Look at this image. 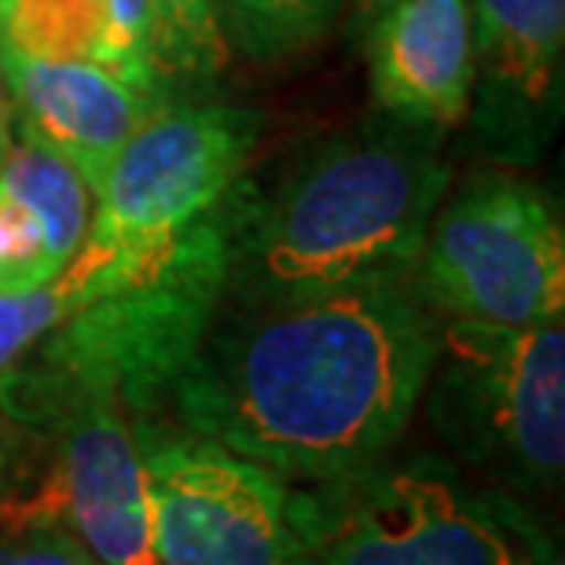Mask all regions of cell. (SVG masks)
Wrapping results in <instances>:
<instances>
[{
	"instance_id": "1",
	"label": "cell",
	"mask_w": 565,
	"mask_h": 565,
	"mask_svg": "<svg viewBox=\"0 0 565 565\" xmlns=\"http://www.w3.org/2000/svg\"><path fill=\"white\" fill-rule=\"evenodd\" d=\"M412 276L276 305H221L177 379L169 423L298 481L386 459L437 356Z\"/></svg>"
},
{
	"instance_id": "2",
	"label": "cell",
	"mask_w": 565,
	"mask_h": 565,
	"mask_svg": "<svg viewBox=\"0 0 565 565\" xmlns=\"http://www.w3.org/2000/svg\"><path fill=\"white\" fill-rule=\"evenodd\" d=\"M448 191L440 132L390 115L301 147L221 199L224 301L276 305L412 276Z\"/></svg>"
},
{
	"instance_id": "3",
	"label": "cell",
	"mask_w": 565,
	"mask_h": 565,
	"mask_svg": "<svg viewBox=\"0 0 565 565\" xmlns=\"http://www.w3.org/2000/svg\"><path fill=\"white\" fill-rule=\"evenodd\" d=\"M221 202L180 232L140 276L99 294L0 371V415L44 434L77 404H110L140 445L173 434L169 401L224 305Z\"/></svg>"
},
{
	"instance_id": "4",
	"label": "cell",
	"mask_w": 565,
	"mask_h": 565,
	"mask_svg": "<svg viewBox=\"0 0 565 565\" xmlns=\"http://www.w3.org/2000/svg\"><path fill=\"white\" fill-rule=\"evenodd\" d=\"M290 565H551V540L503 489L445 459L371 462L290 489Z\"/></svg>"
},
{
	"instance_id": "5",
	"label": "cell",
	"mask_w": 565,
	"mask_h": 565,
	"mask_svg": "<svg viewBox=\"0 0 565 565\" xmlns=\"http://www.w3.org/2000/svg\"><path fill=\"white\" fill-rule=\"evenodd\" d=\"M257 137V110L173 99L158 107L107 169L85 239L60 273L77 301L140 276L180 232L206 217L243 177Z\"/></svg>"
},
{
	"instance_id": "6",
	"label": "cell",
	"mask_w": 565,
	"mask_h": 565,
	"mask_svg": "<svg viewBox=\"0 0 565 565\" xmlns=\"http://www.w3.org/2000/svg\"><path fill=\"white\" fill-rule=\"evenodd\" d=\"M437 437L507 492H547L565 462V331L451 320L426 379Z\"/></svg>"
},
{
	"instance_id": "7",
	"label": "cell",
	"mask_w": 565,
	"mask_h": 565,
	"mask_svg": "<svg viewBox=\"0 0 565 565\" xmlns=\"http://www.w3.org/2000/svg\"><path fill=\"white\" fill-rule=\"evenodd\" d=\"M415 287L429 309L470 323H558L565 309V239L536 184L511 173L467 180L434 210Z\"/></svg>"
},
{
	"instance_id": "8",
	"label": "cell",
	"mask_w": 565,
	"mask_h": 565,
	"mask_svg": "<svg viewBox=\"0 0 565 565\" xmlns=\"http://www.w3.org/2000/svg\"><path fill=\"white\" fill-rule=\"evenodd\" d=\"M158 565H290L279 473L195 434L143 440Z\"/></svg>"
},
{
	"instance_id": "9",
	"label": "cell",
	"mask_w": 565,
	"mask_h": 565,
	"mask_svg": "<svg viewBox=\"0 0 565 565\" xmlns=\"http://www.w3.org/2000/svg\"><path fill=\"white\" fill-rule=\"evenodd\" d=\"M470 129L495 166L525 169L555 143L565 104V0H470Z\"/></svg>"
},
{
	"instance_id": "10",
	"label": "cell",
	"mask_w": 565,
	"mask_h": 565,
	"mask_svg": "<svg viewBox=\"0 0 565 565\" xmlns=\"http://www.w3.org/2000/svg\"><path fill=\"white\" fill-rule=\"evenodd\" d=\"M44 437L55 445L49 478L4 514L66 525L104 565H158L137 426L110 404H77Z\"/></svg>"
},
{
	"instance_id": "11",
	"label": "cell",
	"mask_w": 565,
	"mask_h": 565,
	"mask_svg": "<svg viewBox=\"0 0 565 565\" xmlns=\"http://www.w3.org/2000/svg\"><path fill=\"white\" fill-rule=\"evenodd\" d=\"M0 74L19 129L60 154L93 195L132 132L169 104L166 88L129 85L93 63L33 60L8 44H0Z\"/></svg>"
},
{
	"instance_id": "12",
	"label": "cell",
	"mask_w": 565,
	"mask_h": 565,
	"mask_svg": "<svg viewBox=\"0 0 565 565\" xmlns=\"http://www.w3.org/2000/svg\"><path fill=\"white\" fill-rule=\"evenodd\" d=\"M371 93L382 115L448 132L470 110V0H393L371 19Z\"/></svg>"
},
{
	"instance_id": "13",
	"label": "cell",
	"mask_w": 565,
	"mask_h": 565,
	"mask_svg": "<svg viewBox=\"0 0 565 565\" xmlns=\"http://www.w3.org/2000/svg\"><path fill=\"white\" fill-rule=\"evenodd\" d=\"M0 44L33 60L104 66L140 88H166L151 55L147 0H0Z\"/></svg>"
},
{
	"instance_id": "14",
	"label": "cell",
	"mask_w": 565,
	"mask_h": 565,
	"mask_svg": "<svg viewBox=\"0 0 565 565\" xmlns=\"http://www.w3.org/2000/svg\"><path fill=\"white\" fill-rule=\"evenodd\" d=\"M0 188L38 213L55 262L66 268L93 221V191L85 180L60 154L19 129V140H11L0 166Z\"/></svg>"
},
{
	"instance_id": "15",
	"label": "cell",
	"mask_w": 565,
	"mask_h": 565,
	"mask_svg": "<svg viewBox=\"0 0 565 565\" xmlns=\"http://www.w3.org/2000/svg\"><path fill=\"white\" fill-rule=\"evenodd\" d=\"M342 0H217L224 41L250 60H282L334 26Z\"/></svg>"
},
{
	"instance_id": "16",
	"label": "cell",
	"mask_w": 565,
	"mask_h": 565,
	"mask_svg": "<svg viewBox=\"0 0 565 565\" xmlns=\"http://www.w3.org/2000/svg\"><path fill=\"white\" fill-rule=\"evenodd\" d=\"M147 15L162 77H213L228 60L217 0H147Z\"/></svg>"
},
{
	"instance_id": "17",
	"label": "cell",
	"mask_w": 565,
	"mask_h": 565,
	"mask_svg": "<svg viewBox=\"0 0 565 565\" xmlns=\"http://www.w3.org/2000/svg\"><path fill=\"white\" fill-rule=\"evenodd\" d=\"M77 309V294L63 276L30 290H0V371L30 353L52 327Z\"/></svg>"
},
{
	"instance_id": "18",
	"label": "cell",
	"mask_w": 565,
	"mask_h": 565,
	"mask_svg": "<svg viewBox=\"0 0 565 565\" xmlns=\"http://www.w3.org/2000/svg\"><path fill=\"white\" fill-rule=\"evenodd\" d=\"M60 273L38 213L0 188V290H30Z\"/></svg>"
},
{
	"instance_id": "19",
	"label": "cell",
	"mask_w": 565,
	"mask_h": 565,
	"mask_svg": "<svg viewBox=\"0 0 565 565\" xmlns=\"http://www.w3.org/2000/svg\"><path fill=\"white\" fill-rule=\"evenodd\" d=\"M0 565H104L71 529L41 518H0Z\"/></svg>"
},
{
	"instance_id": "20",
	"label": "cell",
	"mask_w": 565,
	"mask_h": 565,
	"mask_svg": "<svg viewBox=\"0 0 565 565\" xmlns=\"http://www.w3.org/2000/svg\"><path fill=\"white\" fill-rule=\"evenodd\" d=\"M15 110H11V96H8V85H4V74H0V166L11 151V140H15Z\"/></svg>"
},
{
	"instance_id": "21",
	"label": "cell",
	"mask_w": 565,
	"mask_h": 565,
	"mask_svg": "<svg viewBox=\"0 0 565 565\" xmlns=\"http://www.w3.org/2000/svg\"><path fill=\"white\" fill-rule=\"evenodd\" d=\"M390 4H393V0H360V11H364L367 19H375L379 11H382V8H390Z\"/></svg>"
},
{
	"instance_id": "22",
	"label": "cell",
	"mask_w": 565,
	"mask_h": 565,
	"mask_svg": "<svg viewBox=\"0 0 565 565\" xmlns=\"http://www.w3.org/2000/svg\"><path fill=\"white\" fill-rule=\"evenodd\" d=\"M551 565H562V562H551Z\"/></svg>"
}]
</instances>
